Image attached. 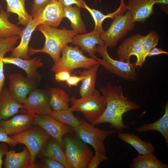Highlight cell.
Here are the masks:
<instances>
[{"label": "cell", "instance_id": "1", "mask_svg": "<svg viewBox=\"0 0 168 168\" xmlns=\"http://www.w3.org/2000/svg\"><path fill=\"white\" fill-rule=\"evenodd\" d=\"M100 90L106 101V108L101 116L91 124L95 126L109 123L110 128L119 132L125 128L129 129L123 123V116L131 110H139L140 106L123 95L120 86L113 85L109 82L101 88Z\"/></svg>", "mask_w": 168, "mask_h": 168}, {"label": "cell", "instance_id": "2", "mask_svg": "<svg viewBox=\"0 0 168 168\" xmlns=\"http://www.w3.org/2000/svg\"><path fill=\"white\" fill-rule=\"evenodd\" d=\"M44 35L45 43L41 49L29 47V57L38 53H44L48 54L54 63L57 62L61 57V51L68 44L72 43L73 38L78 33L73 30H68L65 28L58 29L48 26L40 25L37 27Z\"/></svg>", "mask_w": 168, "mask_h": 168}, {"label": "cell", "instance_id": "3", "mask_svg": "<svg viewBox=\"0 0 168 168\" xmlns=\"http://www.w3.org/2000/svg\"><path fill=\"white\" fill-rule=\"evenodd\" d=\"M61 54L62 56L58 60L52 65L51 70L55 73L62 70L71 72L78 68L88 69L99 64L96 59L85 56L77 45L72 47L68 44Z\"/></svg>", "mask_w": 168, "mask_h": 168}, {"label": "cell", "instance_id": "4", "mask_svg": "<svg viewBox=\"0 0 168 168\" xmlns=\"http://www.w3.org/2000/svg\"><path fill=\"white\" fill-rule=\"evenodd\" d=\"M73 111L82 112L91 124L100 117L106 106L105 100L100 92L96 89L91 93L77 99L74 96L70 97Z\"/></svg>", "mask_w": 168, "mask_h": 168}, {"label": "cell", "instance_id": "5", "mask_svg": "<svg viewBox=\"0 0 168 168\" xmlns=\"http://www.w3.org/2000/svg\"><path fill=\"white\" fill-rule=\"evenodd\" d=\"M68 134L63 138L65 154L72 168H87L94 156L86 143L77 137Z\"/></svg>", "mask_w": 168, "mask_h": 168}, {"label": "cell", "instance_id": "6", "mask_svg": "<svg viewBox=\"0 0 168 168\" xmlns=\"http://www.w3.org/2000/svg\"><path fill=\"white\" fill-rule=\"evenodd\" d=\"M10 136L19 144H23L28 149L30 156V168H35V160L39 154L51 138L50 136L39 126Z\"/></svg>", "mask_w": 168, "mask_h": 168}, {"label": "cell", "instance_id": "7", "mask_svg": "<svg viewBox=\"0 0 168 168\" xmlns=\"http://www.w3.org/2000/svg\"><path fill=\"white\" fill-rule=\"evenodd\" d=\"M107 48L105 44L97 45V53L102 57L101 59L98 58V63L109 72L125 80L130 81L136 80V62L131 63L112 58L109 55Z\"/></svg>", "mask_w": 168, "mask_h": 168}, {"label": "cell", "instance_id": "8", "mask_svg": "<svg viewBox=\"0 0 168 168\" xmlns=\"http://www.w3.org/2000/svg\"><path fill=\"white\" fill-rule=\"evenodd\" d=\"M79 126L73 128V133L82 142L91 145L95 152L106 153L104 141L109 135L117 132L116 129L110 131L101 130L82 119Z\"/></svg>", "mask_w": 168, "mask_h": 168}, {"label": "cell", "instance_id": "9", "mask_svg": "<svg viewBox=\"0 0 168 168\" xmlns=\"http://www.w3.org/2000/svg\"><path fill=\"white\" fill-rule=\"evenodd\" d=\"M135 23L129 10L125 14L115 16L109 28L101 34L105 45L107 47H115L122 38L133 29Z\"/></svg>", "mask_w": 168, "mask_h": 168}, {"label": "cell", "instance_id": "10", "mask_svg": "<svg viewBox=\"0 0 168 168\" xmlns=\"http://www.w3.org/2000/svg\"><path fill=\"white\" fill-rule=\"evenodd\" d=\"M27 113L33 117L34 125L41 127L62 147H64L63 138L66 134L73 133L72 127L61 123L49 115H41Z\"/></svg>", "mask_w": 168, "mask_h": 168}, {"label": "cell", "instance_id": "11", "mask_svg": "<svg viewBox=\"0 0 168 168\" xmlns=\"http://www.w3.org/2000/svg\"><path fill=\"white\" fill-rule=\"evenodd\" d=\"M49 90L36 88L28 95L22 103V112L39 115H49L53 111L49 102Z\"/></svg>", "mask_w": 168, "mask_h": 168}, {"label": "cell", "instance_id": "12", "mask_svg": "<svg viewBox=\"0 0 168 168\" xmlns=\"http://www.w3.org/2000/svg\"><path fill=\"white\" fill-rule=\"evenodd\" d=\"M140 34L133 35L125 40L120 45L117 50V54L120 60L130 62L131 56L137 58V66L142 68L145 62V58L142 45V37Z\"/></svg>", "mask_w": 168, "mask_h": 168}, {"label": "cell", "instance_id": "13", "mask_svg": "<svg viewBox=\"0 0 168 168\" xmlns=\"http://www.w3.org/2000/svg\"><path fill=\"white\" fill-rule=\"evenodd\" d=\"M63 7L57 0H53L40 9L33 19L36 25H43L57 28L62 21Z\"/></svg>", "mask_w": 168, "mask_h": 168}, {"label": "cell", "instance_id": "14", "mask_svg": "<svg viewBox=\"0 0 168 168\" xmlns=\"http://www.w3.org/2000/svg\"><path fill=\"white\" fill-rule=\"evenodd\" d=\"M9 79V92L18 102L22 104L29 94L38 85L20 73L11 74Z\"/></svg>", "mask_w": 168, "mask_h": 168}, {"label": "cell", "instance_id": "15", "mask_svg": "<svg viewBox=\"0 0 168 168\" xmlns=\"http://www.w3.org/2000/svg\"><path fill=\"white\" fill-rule=\"evenodd\" d=\"M0 60L2 61L4 64H13L23 70L28 78L38 85L39 84L42 77L37 70L43 65L42 60L39 56L28 59L10 56L4 57H0Z\"/></svg>", "mask_w": 168, "mask_h": 168}, {"label": "cell", "instance_id": "16", "mask_svg": "<svg viewBox=\"0 0 168 168\" xmlns=\"http://www.w3.org/2000/svg\"><path fill=\"white\" fill-rule=\"evenodd\" d=\"M101 34L93 30L88 33L77 34L73 37L72 43L79 47L81 49L87 53L91 58L97 60L98 58L95 54L97 53V45L105 44Z\"/></svg>", "mask_w": 168, "mask_h": 168}, {"label": "cell", "instance_id": "17", "mask_svg": "<svg viewBox=\"0 0 168 168\" xmlns=\"http://www.w3.org/2000/svg\"><path fill=\"white\" fill-rule=\"evenodd\" d=\"M0 125L9 136L20 133L34 125V118L30 114L24 113L15 115L9 119L0 121Z\"/></svg>", "mask_w": 168, "mask_h": 168}, {"label": "cell", "instance_id": "18", "mask_svg": "<svg viewBox=\"0 0 168 168\" xmlns=\"http://www.w3.org/2000/svg\"><path fill=\"white\" fill-rule=\"evenodd\" d=\"M156 0H128L125 5L131 12L135 22L143 23L152 14Z\"/></svg>", "mask_w": 168, "mask_h": 168}, {"label": "cell", "instance_id": "19", "mask_svg": "<svg viewBox=\"0 0 168 168\" xmlns=\"http://www.w3.org/2000/svg\"><path fill=\"white\" fill-rule=\"evenodd\" d=\"M37 27L35 21L31 16L27 25L22 29L19 44L13 49L10 57L30 59L28 55L29 44L32 33Z\"/></svg>", "mask_w": 168, "mask_h": 168}, {"label": "cell", "instance_id": "20", "mask_svg": "<svg viewBox=\"0 0 168 168\" xmlns=\"http://www.w3.org/2000/svg\"><path fill=\"white\" fill-rule=\"evenodd\" d=\"M23 109L22 104L18 102L4 87L0 93V121L7 119Z\"/></svg>", "mask_w": 168, "mask_h": 168}, {"label": "cell", "instance_id": "21", "mask_svg": "<svg viewBox=\"0 0 168 168\" xmlns=\"http://www.w3.org/2000/svg\"><path fill=\"white\" fill-rule=\"evenodd\" d=\"M5 156L3 163L5 168H30V154L26 147L20 152L14 150L8 151Z\"/></svg>", "mask_w": 168, "mask_h": 168}, {"label": "cell", "instance_id": "22", "mask_svg": "<svg viewBox=\"0 0 168 168\" xmlns=\"http://www.w3.org/2000/svg\"><path fill=\"white\" fill-rule=\"evenodd\" d=\"M62 148L54 139H50L38 156L56 161L62 164L65 168H72Z\"/></svg>", "mask_w": 168, "mask_h": 168}, {"label": "cell", "instance_id": "23", "mask_svg": "<svg viewBox=\"0 0 168 168\" xmlns=\"http://www.w3.org/2000/svg\"><path fill=\"white\" fill-rule=\"evenodd\" d=\"M118 138L133 147L139 154L145 155L155 152V149L151 142L142 140L136 134L119 132Z\"/></svg>", "mask_w": 168, "mask_h": 168}, {"label": "cell", "instance_id": "24", "mask_svg": "<svg viewBox=\"0 0 168 168\" xmlns=\"http://www.w3.org/2000/svg\"><path fill=\"white\" fill-rule=\"evenodd\" d=\"M100 65L97 64L83 71H78L79 75L84 77V78L81 81V84L79 88L81 97L91 93L95 89L97 72Z\"/></svg>", "mask_w": 168, "mask_h": 168}, {"label": "cell", "instance_id": "25", "mask_svg": "<svg viewBox=\"0 0 168 168\" xmlns=\"http://www.w3.org/2000/svg\"><path fill=\"white\" fill-rule=\"evenodd\" d=\"M10 13L7 12L0 4V39L21 36L22 29L11 22L9 20Z\"/></svg>", "mask_w": 168, "mask_h": 168}, {"label": "cell", "instance_id": "26", "mask_svg": "<svg viewBox=\"0 0 168 168\" xmlns=\"http://www.w3.org/2000/svg\"><path fill=\"white\" fill-rule=\"evenodd\" d=\"M136 131L142 133L148 131L154 130L160 133L164 137L168 146V103H166L165 107V113L163 116L157 121L148 124H144L135 128Z\"/></svg>", "mask_w": 168, "mask_h": 168}, {"label": "cell", "instance_id": "27", "mask_svg": "<svg viewBox=\"0 0 168 168\" xmlns=\"http://www.w3.org/2000/svg\"><path fill=\"white\" fill-rule=\"evenodd\" d=\"M81 8L76 6L63 8V18H68L70 22V26L72 30L79 34L87 33L86 26L81 16Z\"/></svg>", "mask_w": 168, "mask_h": 168}, {"label": "cell", "instance_id": "28", "mask_svg": "<svg viewBox=\"0 0 168 168\" xmlns=\"http://www.w3.org/2000/svg\"><path fill=\"white\" fill-rule=\"evenodd\" d=\"M84 8L87 10L92 16L95 22L94 30L101 33L104 30L102 28V24L106 18L113 19L116 16L124 13L127 10L124 0H121V2L118 8L114 12L107 15H104L100 11L90 7L86 3H84Z\"/></svg>", "mask_w": 168, "mask_h": 168}, {"label": "cell", "instance_id": "29", "mask_svg": "<svg viewBox=\"0 0 168 168\" xmlns=\"http://www.w3.org/2000/svg\"><path fill=\"white\" fill-rule=\"evenodd\" d=\"M5 0L7 3V12L17 14L18 20L17 24L26 26L31 17L25 7V2L27 0Z\"/></svg>", "mask_w": 168, "mask_h": 168}, {"label": "cell", "instance_id": "30", "mask_svg": "<svg viewBox=\"0 0 168 168\" xmlns=\"http://www.w3.org/2000/svg\"><path fill=\"white\" fill-rule=\"evenodd\" d=\"M129 168H168V165L158 159L153 153L145 155L139 154L132 159Z\"/></svg>", "mask_w": 168, "mask_h": 168}, {"label": "cell", "instance_id": "31", "mask_svg": "<svg viewBox=\"0 0 168 168\" xmlns=\"http://www.w3.org/2000/svg\"><path fill=\"white\" fill-rule=\"evenodd\" d=\"M49 92L50 104L53 110H65L69 108L70 98L64 90L53 87L50 89Z\"/></svg>", "mask_w": 168, "mask_h": 168}, {"label": "cell", "instance_id": "32", "mask_svg": "<svg viewBox=\"0 0 168 168\" xmlns=\"http://www.w3.org/2000/svg\"><path fill=\"white\" fill-rule=\"evenodd\" d=\"M73 112L69 107L65 110H53L49 115L61 123L73 128L80 125L81 122L79 119L74 115Z\"/></svg>", "mask_w": 168, "mask_h": 168}, {"label": "cell", "instance_id": "33", "mask_svg": "<svg viewBox=\"0 0 168 168\" xmlns=\"http://www.w3.org/2000/svg\"><path fill=\"white\" fill-rule=\"evenodd\" d=\"M160 36L156 32L151 31L145 36H142V45L145 58L151 49L155 47L158 44Z\"/></svg>", "mask_w": 168, "mask_h": 168}, {"label": "cell", "instance_id": "34", "mask_svg": "<svg viewBox=\"0 0 168 168\" xmlns=\"http://www.w3.org/2000/svg\"><path fill=\"white\" fill-rule=\"evenodd\" d=\"M21 38L16 36L4 39H0V57H4L7 52H12L16 43Z\"/></svg>", "mask_w": 168, "mask_h": 168}, {"label": "cell", "instance_id": "35", "mask_svg": "<svg viewBox=\"0 0 168 168\" xmlns=\"http://www.w3.org/2000/svg\"><path fill=\"white\" fill-rule=\"evenodd\" d=\"M35 168H65L60 162L46 157H43L42 162L40 164L35 163Z\"/></svg>", "mask_w": 168, "mask_h": 168}, {"label": "cell", "instance_id": "36", "mask_svg": "<svg viewBox=\"0 0 168 168\" xmlns=\"http://www.w3.org/2000/svg\"><path fill=\"white\" fill-rule=\"evenodd\" d=\"M108 159V157L105 154L95 152V155L88 164L87 168H97L101 162Z\"/></svg>", "mask_w": 168, "mask_h": 168}, {"label": "cell", "instance_id": "37", "mask_svg": "<svg viewBox=\"0 0 168 168\" xmlns=\"http://www.w3.org/2000/svg\"><path fill=\"white\" fill-rule=\"evenodd\" d=\"M53 0H33L31 7V16L33 18L37 12Z\"/></svg>", "mask_w": 168, "mask_h": 168}, {"label": "cell", "instance_id": "38", "mask_svg": "<svg viewBox=\"0 0 168 168\" xmlns=\"http://www.w3.org/2000/svg\"><path fill=\"white\" fill-rule=\"evenodd\" d=\"M0 142L5 143L11 147H14L17 144H20L17 142L12 139L9 136L0 125Z\"/></svg>", "mask_w": 168, "mask_h": 168}, {"label": "cell", "instance_id": "39", "mask_svg": "<svg viewBox=\"0 0 168 168\" xmlns=\"http://www.w3.org/2000/svg\"><path fill=\"white\" fill-rule=\"evenodd\" d=\"M63 8L75 4L81 8H84L85 0H57Z\"/></svg>", "mask_w": 168, "mask_h": 168}, {"label": "cell", "instance_id": "40", "mask_svg": "<svg viewBox=\"0 0 168 168\" xmlns=\"http://www.w3.org/2000/svg\"><path fill=\"white\" fill-rule=\"evenodd\" d=\"M71 75V72L67 70H62L55 73V78L58 82H66Z\"/></svg>", "mask_w": 168, "mask_h": 168}, {"label": "cell", "instance_id": "41", "mask_svg": "<svg viewBox=\"0 0 168 168\" xmlns=\"http://www.w3.org/2000/svg\"><path fill=\"white\" fill-rule=\"evenodd\" d=\"M84 78V77L81 75H71L65 82L67 85L71 87L77 86Z\"/></svg>", "mask_w": 168, "mask_h": 168}, {"label": "cell", "instance_id": "42", "mask_svg": "<svg viewBox=\"0 0 168 168\" xmlns=\"http://www.w3.org/2000/svg\"><path fill=\"white\" fill-rule=\"evenodd\" d=\"M4 64L2 61L0 60V93L4 88L5 79L4 73Z\"/></svg>", "mask_w": 168, "mask_h": 168}, {"label": "cell", "instance_id": "43", "mask_svg": "<svg viewBox=\"0 0 168 168\" xmlns=\"http://www.w3.org/2000/svg\"><path fill=\"white\" fill-rule=\"evenodd\" d=\"M7 145L3 142L0 144V168L2 167L3 161L2 157L6 155L8 150Z\"/></svg>", "mask_w": 168, "mask_h": 168}, {"label": "cell", "instance_id": "44", "mask_svg": "<svg viewBox=\"0 0 168 168\" xmlns=\"http://www.w3.org/2000/svg\"><path fill=\"white\" fill-rule=\"evenodd\" d=\"M162 54L168 55V52L165 51L161 48L155 47L150 50L147 55V57H150Z\"/></svg>", "mask_w": 168, "mask_h": 168}, {"label": "cell", "instance_id": "45", "mask_svg": "<svg viewBox=\"0 0 168 168\" xmlns=\"http://www.w3.org/2000/svg\"><path fill=\"white\" fill-rule=\"evenodd\" d=\"M156 4H160L161 9L168 13V0H156Z\"/></svg>", "mask_w": 168, "mask_h": 168}]
</instances>
